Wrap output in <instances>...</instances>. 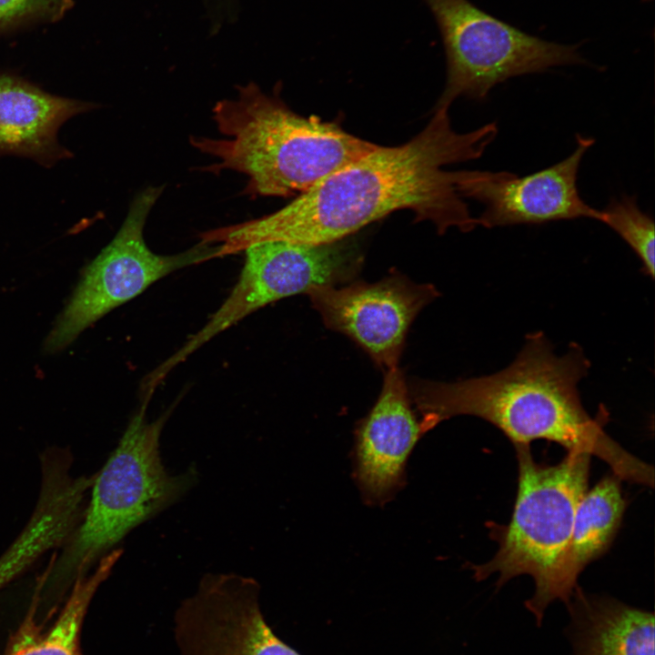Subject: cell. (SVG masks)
<instances>
[{"mask_svg":"<svg viewBox=\"0 0 655 655\" xmlns=\"http://www.w3.org/2000/svg\"><path fill=\"white\" fill-rule=\"evenodd\" d=\"M590 368L579 345L571 343L559 356L537 331L500 371L454 382L414 380L408 390L425 432L454 416H475L501 430L514 446L553 441L600 458L620 479L652 488L653 467L606 433L605 410L591 418L584 408L578 385Z\"/></svg>","mask_w":655,"mask_h":655,"instance_id":"cell-2","label":"cell"},{"mask_svg":"<svg viewBox=\"0 0 655 655\" xmlns=\"http://www.w3.org/2000/svg\"><path fill=\"white\" fill-rule=\"evenodd\" d=\"M259 584L234 573L205 575L174 615L179 655H300L267 623Z\"/></svg>","mask_w":655,"mask_h":655,"instance_id":"cell-9","label":"cell"},{"mask_svg":"<svg viewBox=\"0 0 655 655\" xmlns=\"http://www.w3.org/2000/svg\"><path fill=\"white\" fill-rule=\"evenodd\" d=\"M593 143L578 135L568 157L521 177L506 171H459L458 189L463 197L484 205L476 218L487 228L582 217L600 221L601 211L587 204L577 186L579 165Z\"/></svg>","mask_w":655,"mask_h":655,"instance_id":"cell-11","label":"cell"},{"mask_svg":"<svg viewBox=\"0 0 655 655\" xmlns=\"http://www.w3.org/2000/svg\"><path fill=\"white\" fill-rule=\"evenodd\" d=\"M307 295L328 328L349 338L386 371L398 367L410 325L438 291L392 270L378 282L321 286Z\"/></svg>","mask_w":655,"mask_h":655,"instance_id":"cell-10","label":"cell"},{"mask_svg":"<svg viewBox=\"0 0 655 655\" xmlns=\"http://www.w3.org/2000/svg\"><path fill=\"white\" fill-rule=\"evenodd\" d=\"M245 263L232 291L196 333L149 373L142 384L154 391L167 374L217 335L257 309L321 286L353 281L363 257L348 240L325 245L263 241L247 247Z\"/></svg>","mask_w":655,"mask_h":655,"instance_id":"cell-6","label":"cell"},{"mask_svg":"<svg viewBox=\"0 0 655 655\" xmlns=\"http://www.w3.org/2000/svg\"><path fill=\"white\" fill-rule=\"evenodd\" d=\"M498 133L495 123L458 133L448 108L437 107L426 127L405 144L376 146L328 175L284 207L259 218L209 231L221 255L263 241L325 245L402 210L432 222L438 233L477 226L458 189L459 171L445 166L479 158Z\"/></svg>","mask_w":655,"mask_h":655,"instance_id":"cell-1","label":"cell"},{"mask_svg":"<svg viewBox=\"0 0 655 655\" xmlns=\"http://www.w3.org/2000/svg\"><path fill=\"white\" fill-rule=\"evenodd\" d=\"M163 190L164 186H148L134 197L114 238L86 268L47 336L45 351L63 349L91 324L172 272L220 257L217 245L202 241L175 255H159L148 247L144 228Z\"/></svg>","mask_w":655,"mask_h":655,"instance_id":"cell-8","label":"cell"},{"mask_svg":"<svg viewBox=\"0 0 655 655\" xmlns=\"http://www.w3.org/2000/svg\"><path fill=\"white\" fill-rule=\"evenodd\" d=\"M572 655H654V615L576 588L567 604Z\"/></svg>","mask_w":655,"mask_h":655,"instance_id":"cell-14","label":"cell"},{"mask_svg":"<svg viewBox=\"0 0 655 655\" xmlns=\"http://www.w3.org/2000/svg\"><path fill=\"white\" fill-rule=\"evenodd\" d=\"M212 113L224 137L195 136L191 145L217 160L207 169L246 175V190L255 196L300 195L377 146L296 114L253 82L217 102Z\"/></svg>","mask_w":655,"mask_h":655,"instance_id":"cell-3","label":"cell"},{"mask_svg":"<svg viewBox=\"0 0 655 655\" xmlns=\"http://www.w3.org/2000/svg\"><path fill=\"white\" fill-rule=\"evenodd\" d=\"M643 1H647V2H650V1H652V0H643Z\"/></svg>","mask_w":655,"mask_h":655,"instance_id":"cell-19","label":"cell"},{"mask_svg":"<svg viewBox=\"0 0 655 655\" xmlns=\"http://www.w3.org/2000/svg\"><path fill=\"white\" fill-rule=\"evenodd\" d=\"M600 222L609 226L632 248L645 273L654 277V222L640 210L634 196L612 198L600 210Z\"/></svg>","mask_w":655,"mask_h":655,"instance_id":"cell-17","label":"cell"},{"mask_svg":"<svg viewBox=\"0 0 655 655\" xmlns=\"http://www.w3.org/2000/svg\"><path fill=\"white\" fill-rule=\"evenodd\" d=\"M412 405L401 369L386 370L378 398L356 434V478L368 502H386L401 486L408 458L425 433Z\"/></svg>","mask_w":655,"mask_h":655,"instance_id":"cell-12","label":"cell"},{"mask_svg":"<svg viewBox=\"0 0 655 655\" xmlns=\"http://www.w3.org/2000/svg\"><path fill=\"white\" fill-rule=\"evenodd\" d=\"M114 549L104 556L92 573L79 575L54 624L44 629L35 619V603L11 636L4 655H82L80 631L89 603L121 556Z\"/></svg>","mask_w":655,"mask_h":655,"instance_id":"cell-15","label":"cell"},{"mask_svg":"<svg viewBox=\"0 0 655 655\" xmlns=\"http://www.w3.org/2000/svg\"><path fill=\"white\" fill-rule=\"evenodd\" d=\"M72 5V0H0V31L30 22L56 21Z\"/></svg>","mask_w":655,"mask_h":655,"instance_id":"cell-18","label":"cell"},{"mask_svg":"<svg viewBox=\"0 0 655 655\" xmlns=\"http://www.w3.org/2000/svg\"><path fill=\"white\" fill-rule=\"evenodd\" d=\"M96 107L45 92L16 76L0 74V157L16 156L51 167L72 157L60 144V127Z\"/></svg>","mask_w":655,"mask_h":655,"instance_id":"cell-13","label":"cell"},{"mask_svg":"<svg viewBox=\"0 0 655 655\" xmlns=\"http://www.w3.org/2000/svg\"><path fill=\"white\" fill-rule=\"evenodd\" d=\"M620 480L615 474L606 476L579 503L563 568L572 594L580 572L606 551L620 525L626 506Z\"/></svg>","mask_w":655,"mask_h":655,"instance_id":"cell-16","label":"cell"},{"mask_svg":"<svg viewBox=\"0 0 655 655\" xmlns=\"http://www.w3.org/2000/svg\"><path fill=\"white\" fill-rule=\"evenodd\" d=\"M438 25L448 76L437 107L458 97L482 100L498 84L551 67L582 64L577 45L529 35L469 0H424Z\"/></svg>","mask_w":655,"mask_h":655,"instance_id":"cell-7","label":"cell"},{"mask_svg":"<svg viewBox=\"0 0 655 655\" xmlns=\"http://www.w3.org/2000/svg\"><path fill=\"white\" fill-rule=\"evenodd\" d=\"M141 403L118 445L94 475L88 502L46 574L71 577L93 565L133 529L175 502L191 485L193 474H169L160 456V435L169 412L147 421Z\"/></svg>","mask_w":655,"mask_h":655,"instance_id":"cell-5","label":"cell"},{"mask_svg":"<svg viewBox=\"0 0 655 655\" xmlns=\"http://www.w3.org/2000/svg\"><path fill=\"white\" fill-rule=\"evenodd\" d=\"M518 492L508 525H493L499 542L494 557L471 567L483 580L497 573V588L514 577L529 575L535 582L526 608L540 625L548 606L556 600L566 605L572 593L564 578V559L577 508L587 491L590 455L568 451L558 464L537 463L529 445H516Z\"/></svg>","mask_w":655,"mask_h":655,"instance_id":"cell-4","label":"cell"}]
</instances>
